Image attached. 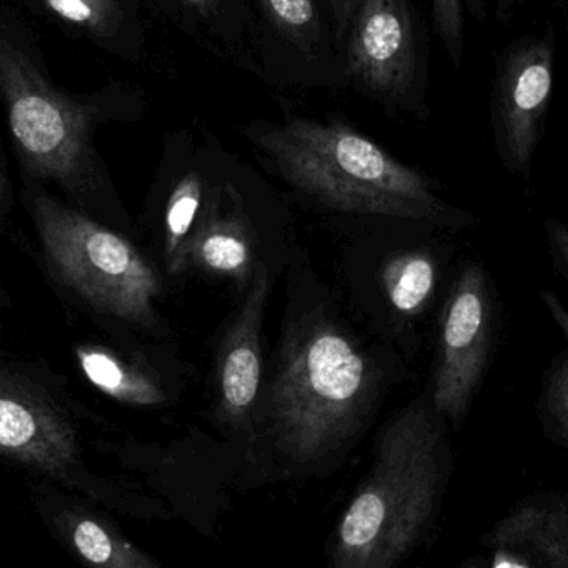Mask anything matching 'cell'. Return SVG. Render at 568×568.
I'll use <instances>...</instances> for the list:
<instances>
[{
    "label": "cell",
    "instance_id": "cell-24",
    "mask_svg": "<svg viewBox=\"0 0 568 568\" xmlns=\"http://www.w3.org/2000/svg\"><path fill=\"white\" fill-rule=\"evenodd\" d=\"M174 2L184 6L189 11L195 12L202 18H214L221 9L219 0H174Z\"/></svg>",
    "mask_w": 568,
    "mask_h": 568
},
{
    "label": "cell",
    "instance_id": "cell-21",
    "mask_svg": "<svg viewBox=\"0 0 568 568\" xmlns=\"http://www.w3.org/2000/svg\"><path fill=\"white\" fill-rule=\"evenodd\" d=\"M548 241H550L551 254L558 271L567 277L568 274V231L560 222H547Z\"/></svg>",
    "mask_w": 568,
    "mask_h": 568
},
{
    "label": "cell",
    "instance_id": "cell-12",
    "mask_svg": "<svg viewBox=\"0 0 568 568\" xmlns=\"http://www.w3.org/2000/svg\"><path fill=\"white\" fill-rule=\"evenodd\" d=\"M84 41L119 58L138 61L144 48L141 12L134 0H24Z\"/></svg>",
    "mask_w": 568,
    "mask_h": 568
},
{
    "label": "cell",
    "instance_id": "cell-15",
    "mask_svg": "<svg viewBox=\"0 0 568 568\" xmlns=\"http://www.w3.org/2000/svg\"><path fill=\"white\" fill-rule=\"evenodd\" d=\"M204 179L195 169L185 172L169 192L164 211L165 262L171 275L187 268V244L204 205Z\"/></svg>",
    "mask_w": 568,
    "mask_h": 568
},
{
    "label": "cell",
    "instance_id": "cell-4",
    "mask_svg": "<svg viewBox=\"0 0 568 568\" xmlns=\"http://www.w3.org/2000/svg\"><path fill=\"white\" fill-rule=\"evenodd\" d=\"M438 445L440 432L424 407H412L388 425L371 477L338 524L334 567L390 568L410 554L434 511Z\"/></svg>",
    "mask_w": 568,
    "mask_h": 568
},
{
    "label": "cell",
    "instance_id": "cell-16",
    "mask_svg": "<svg viewBox=\"0 0 568 568\" xmlns=\"http://www.w3.org/2000/svg\"><path fill=\"white\" fill-rule=\"evenodd\" d=\"M65 530L72 548L88 564L108 568L158 567V561L94 518L78 515L68 521Z\"/></svg>",
    "mask_w": 568,
    "mask_h": 568
},
{
    "label": "cell",
    "instance_id": "cell-14",
    "mask_svg": "<svg viewBox=\"0 0 568 568\" xmlns=\"http://www.w3.org/2000/svg\"><path fill=\"white\" fill-rule=\"evenodd\" d=\"M79 364L85 377L109 397L129 405H159L164 392L148 372L122 361L108 348L84 345L78 351Z\"/></svg>",
    "mask_w": 568,
    "mask_h": 568
},
{
    "label": "cell",
    "instance_id": "cell-23",
    "mask_svg": "<svg viewBox=\"0 0 568 568\" xmlns=\"http://www.w3.org/2000/svg\"><path fill=\"white\" fill-rule=\"evenodd\" d=\"M531 561L525 555L515 554L510 548H498L495 554L494 567H531Z\"/></svg>",
    "mask_w": 568,
    "mask_h": 568
},
{
    "label": "cell",
    "instance_id": "cell-1",
    "mask_svg": "<svg viewBox=\"0 0 568 568\" xmlns=\"http://www.w3.org/2000/svg\"><path fill=\"white\" fill-rule=\"evenodd\" d=\"M124 99L115 89L78 98L52 84L24 22L0 0V104L26 178L75 199L104 187L95 128L134 109Z\"/></svg>",
    "mask_w": 568,
    "mask_h": 568
},
{
    "label": "cell",
    "instance_id": "cell-26",
    "mask_svg": "<svg viewBox=\"0 0 568 568\" xmlns=\"http://www.w3.org/2000/svg\"><path fill=\"white\" fill-rule=\"evenodd\" d=\"M9 178L8 169H6L4 149L0 144V209L4 207L8 202Z\"/></svg>",
    "mask_w": 568,
    "mask_h": 568
},
{
    "label": "cell",
    "instance_id": "cell-13",
    "mask_svg": "<svg viewBox=\"0 0 568 568\" xmlns=\"http://www.w3.org/2000/svg\"><path fill=\"white\" fill-rule=\"evenodd\" d=\"M488 545L498 548L530 547L545 557L548 565H568V524L565 505L558 510L525 505L505 518L488 535Z\"/></svg>",
    "mask_w": 568,
    "mask_h": 568
},
{
    "label": "cell",
    "instance_id": "cell-20",
    "mask_svg": "<svg viewBox=\"0 0 568 568\" xmlns=\"http://www.w3.org/2000/svg\"><path fill=\"white\" fill-rule=\"evenodd\" d=\"M545 405L558 427V434L564 440L568 435V362L561 358L545 387Z\"/></svg>",
    "mask_w": 568,
    "mask_h": 568
},
{
    "label": "cell",
    "instance_id": "cell-17",
    "mask_svg": "<svg viewBox=\"0 0 568 568\" xmlns=\"http://www.w3.org/2000/svg\"><path fill=\"white\" fill-rule=\"evenodd\" d=\"M385 294L402 314H418L430 301L437 282L434 261L422 252L392 258L382 272Z\"/></svg>",
    "mask_w": 568,
    "mask_h": 568
},
{
    "label": "cell",
    "instance_id": "cell-8",
    "mask_svg": "<svg viewBox=\"0 0 568 568\" xmlns=\"http://www.w3.org/2000/svg\"><path fill=\"white\" fill-rule=\"evenodd\" d=\"M554 88V48L528 41L505 58L495 89L497 132L505 161L521 174L530 171Z\"/></svg>",
    "mask_w": 568,
    "mask_h": 568
},
{
    "label": "cell",
    "instance_id": "cell-5",
    "mask_svg": "<svg viewBox=\"0 0 568 568\" xmlns=\"http://www.w3.org/2000/svg\"><path fill=\"white\" fill-rule=\"evenodd\" d=\"M31 209L45 255L68 287L102 314L154 324L161 278L128 239L48 194H36Z\"/></svg>",
    "mask_w": 568,
    "mask_h": 568
},
{
    "label": "cell",
    "instance_id": "cell-11",
    "mask_svg": "<svg viewBox=\"0 0 568 568\" xmlns=\"http://www.w3.org/2000/svg\"><path fill=\"white\" fill-rule=\"evenodd\" d=\"M229 209L222 211V187L212 189L187 244L189 265L209 274L232 278L241 287L251 284L255 268V234L251 219L232 185Z\"/></svg>",
    "mask_w": 568,
    "mask_h": 568
},
{
    "label": "cell",
    "instance_id": "cell-9",
    "mask_svg": "<svg viewBox=\"0 0 568 568\" xmlns=\"http://www.w3.org/2000/svg\"><path fill=\"white\" fill-rule=\"evenodd\" d=\"M0 452L52 477H68L78 462L68 418L26 382L0 372Z\"/></svg>",
    "mask_w": 568,
    "mask_h": 568
},
{
    "label": "cell",
    "instance_id": "cell-3",
    "mask_svg": "<svg viewBox=\"0 0 568 568\" xmlns=\"http://www.w3.org/2000/svg\"><path fill=\"white\" fill-rule=\"evenodd\" d=\"M252 141L282 179L335 211L415 221L450 211L427 175L338 122L292 119L255 132Z\"/></svg>",
    "mask_w": 568,
    "mask_h": 568
},
{
    "label": "cell",
    "instance_id": "cell-18",
    "mask_svg": "<svg viewBox=\"0 0 568 568\" xmlns=\"http://www.w3.org/2000/svg\"><path fill=\"white\" fill-rule=\"evenodd\" d=\"M275 28L302 51H311L321 39L314 0H262Z\"/></svg>",
    "mask_w": 568,
    "mask_h": 568
},
{
    "label": "cell",
    "instance_id": "cell-2",
    "mask_svg": "<svg viewBox=\"0 0 568 568\" xmlns=\"http://www.w3.org/2000/svg\"><path fill=\"white\" fill-rule=\"evenodd\" d=\"M377 392L371 358L324 315L285 328L267 414L278 448L297 464L321 460L355 434Z\"/></svg>",
    "mask_w": 568,
    "mask_h": 568
},
{
    "label": "cell",
    "instance_id": "cell-7",
    "mask_svg": "<svg viewBox=\"0 0 568 568\" xmlns=\"http://www.w3.org/2000/svg\"><path fill=\"white\" fill-rule=\"evenodd\" d=\"M348 29V72L374 94L405 98L417 72L410 0H362Z\"/></svg>",
    "mask_w": 568,
    "mask_h": 568
},
{
    "label": "cell",
    "instance_id": "cell-25",
    "mask_svg": "<svg viewBox=\"0 0 568 568\" xmlns=\"http://www.w3.org/2000/svg\"><path fill=\"white\" fill-rule=\"evenodd\" d=\"M544 298L545 304H547V307L550 308L555 321H557V324L560 325L564 334L568 335V315L567 312H565V308L561 307L560 301H558L554 294H550V292H545Z\"/></svg>",
    "mask_w": 568,
    "mask_h": 568
},
{
    "label": "cell",
    "instance_id": "cell-6",
    "mask_svg": "<svg viewBox=\"0 0 568 568\" xmlns=\"http://www.w3.org/2000/svg\"><path fill=\"white\" fill-rule=\"evenodd\" d=\"M490 348V298L478 265H468L442 315L434 375L435 408L458 420L484 374Z\"/></svg>",
    "mask_w": 568,
    "mask_h": 568
},
{
    "label": "cell",
    "instance_id": "cell-10",
    "mask_svg": "<svg viewBox=\"0 0 568 568\" xmlns=\"http://www.w3.org/2000/svg\"><path fill=\"white\" fill-rule=\"evenodd\" d=\"M244 307L229 328L219 354L221 418L225 424H244L261 388V331L268 294V272L257 262Z\"/></svg>",
    "mask_w": 568,
    "mask_h": 568
},
{
    "label": "cell",
    "instance_id": "cell-19",
    "mask_svg": "<svg viewBox=\"0 0 568 568\" xmlns=\"http://www.w3.org/2000/svg\"><path fill=\"white\" fill-rule=\"evenodd\" d=\"M465 4L471 14L481 18V0H432L435 29L455 69L460 68L464 58Z\"/></svg>",
    "mask_w": 568,
    "mask_h": 568
},
{
    "label": "cell",
    "instance_id": "cell-22",
    "mask_svg": "<svg viewBox=\"0 0 568 568\" xmlns=\"http://www.w3.org/2000/svg\"><path fill=\"white\" fill-rule=\"evenodd\" d=\"M361 2L362 0H331L332 14H334L338 38H342L347 32L352 18H354Z\"/></svg>",
    "mask_w": 568,
    "mask_h": 568
}]
</instances>
